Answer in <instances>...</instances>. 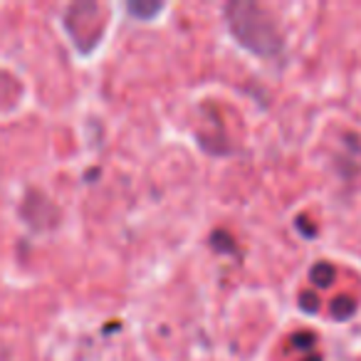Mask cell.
I'll return each mask as SVG.
<instances>
[{
  "mask_svg": "<svg viewBox=\"0 0 361 361\" xmlns=\"http://www.w3.org/2000/svg\"><path fill=\"white\" fill-rule=\"evenodd\" d=\"M226 18L233 37L247 52L257 57H267V60H275L282 55L285 40H282V32L277 30L275 20L267 16L265 8L255 6L250 0H235L226 8Z\"/></svg>",
  "mask_w": 361,
  "mask_h": 361,
  "instance_id": "1",
  "label": "cell"
},
{
  "mask_svg": "<svg viewBox=\"0 0 361 361\" xmlns=\"http://www.w3.org/2000/svg\"><path fill=\"white\" fill-rule=\"evenodd\" d=\"M354 312H356V300H351V297H339V300L331 302L334 319H349V317H354Z\"/></svg>",
  "mask_w": 361,
  "mask_h": 361,
  "instance_id": "2",
  "label": "cell"
},
{
  "mask_svg": "<svg viewBox=\"0 0 361 361\" xmlns=\"http://www.w3.org/2000/svg\"><path fill=\"white\" fill-rule=\"evenodd\" d=\"M312 282L319 287H329L334 282V267L326 265V262H319V265L312 270Z\"/></svg>",
  "mask_w": 361,
  "mask_h": 361,
  "instance_id": "3",
  "label": "cell"
},
{
  "mask_svg": "<svg viewBox=\"0 0 361 361\" xmlns=\"http://www.w3.org/2000/svg\"><path fill=\"white\" fill-rule=\"evenodd\" d=\"M159 11H161L159 3H149V6H144V3H129V13L141 18V20H151Z\"/></svg>",
  "mask_w": 361,
  "mask_h": 361,
  "instance_id": "4",
  "label": "cell"
},
{
  "mask_svg": "<svg viewBox=\"0 0 361 361\" xmlns=\"http://www.w3.org/2000/svg\"><path fill=\"white\" fill-rule=\"evenodd\" d=\"M300 305L305 307L307 312H317L319 302H317V297H314V295H310V292H307V295H302V297H300Z\"/></svg>",
  "mask_w": 361,
  "mask_h": 361,
  "instance_id": "5",
  "label": "cell"
},
{
  "mask_svg": "<svg viewBox=\"0 0 361 361\" xmlns=\"http://www.w3.org/2000/svg\"><path fill=\"white\" fill-rule=\"evenodd\" d=\"M295 344L297 346H312L314 344V336H312L310 331H305V334H295Z\"/></svg>",
  "mask_w": 361,
  "mask_h": 361,
  "instance_id": "6",
  "label": "cell"
},
{
  "mask_svg": "<svg viewBox=\"0 0 361 361\" xmlns=\"http://www.w3.org/2000/svg\"><path fill=\"white\" fill-rule=\"evenodd\" d=\"M305 361H322V356H317V354H312V356H307Z\"/></svg>",
  "mask_w": 361,
  "mask_h": 361,
  "instance_id": "7",
  "label": "cell"
}]
</instances>
